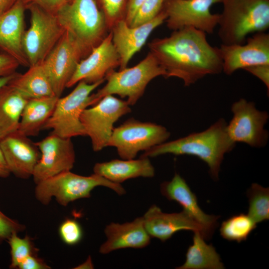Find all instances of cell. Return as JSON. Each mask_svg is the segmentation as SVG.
Wrapping results in <instances>:
<instances>
[{
    "label": "cell",
    "instance_id": "cell-12",
    "mask_svg": "<svg viewBox=\"0 0 269 269\" xmlns=\"http://www.w3.org/2000/svg\"><path fill=\"white\" fill-rule=\"evenodd\" d=\"M222 0H165L162 10L167 27L174 30L192 27L212 34L218 25L220 14L211 8Z\"/></svg>",
    "mask_w": 269,
    "mask_h": 269
},
{
    "label": "cell",
    "instance_id": "cell-41",
    "mask_svg": "<svg viewBox=\"0 0 269 269\" xmlns=\"http://www.w3.org/2000/svg\"><path fill=\"white\" fill-rule=\"evenodd\" d=\"M17 0H0V14L8 10Z\"/></svg>",
    "mask_w": 269,
    "mask_h": 269
},
{
    "label": "cell",
    "instance_id": "cell-20",
    "mask_svg": "<svg viewBox=\"0 0 269 269\" xmlns=\"http://www.w3.org/2000/svg\"><path fill=\"white\" fill-rule=\"evenodd\" d=\"M24 0H17L8 10L0 14V50L15 58L20 65L29 67L22 46L24 32Z\"/></svg>",
    "mask_w": 269,
    "mask_h": 269
},
{
    "label": "cell",
    "instance_id": "cell-31",
    "mask_svg": "<svg viewBox=\"0 0 269 269\" xmlns=\"http://www.w3.org/2000/svg\"><path fill=\"white\" fill-rule=\"evenodd\" d=\"M165 0H145L136 11L129 24L135 27L154 18L161 11Z\"/></svg>",
    "mask_w": 269,
    "mask_h": 269
},
{
    "label": "cell",
    "instance_id": "cell-10",
    "mask_svg": "<svg viewBox=\"0 0 269 269\" xmlns=\"http://www.w3.org/2000/svg\"><path fill=\"white\" fill-rule=\"evenodd\" d=\"M131 111L127 101L111 95L104 97L93 107L83 111L80 121L86 135L91 139L94 151H100L107 146L114 124Z\"/></svg>",
    "mask_w": 269,
    "mask_h": 269
},
{
    "label": "cell",
    "instance_id": "cell-29",
    "mask_svg": "<svg viewBox=\"0 0 269 269\" xmlns=\"http://www.w3.org/2000/svg\"><path fill=\"white\" fill-rule=\"evenodd\" d=\"M248 214L258 224L269 219V188L254 183L247 192Z\"/></svg>",
    "mask_w": 269,
    "mask_h": 269
},
{
    "label": "cell",
    "instance_id": "cell-6",
    "mask_svg": "<svg viewBox=\"0 0 269 269\" xmlns=\"http://www.w3.org/2000/svg\"><path fill=\"white\" fill-rule=\"evenodd\" d=\"M55 15L61 25L85 53L103 39L106 18L95 0H71L61 7Z\"/></svg>",
    "mask_w": 269,
    "mask_h": 269
},
{
    "label": "cell",
    "instance_id": "cell-25",
    "mask_svg": "<svg viewBox=\"0 0 269 269\" xmlns=\"http://www.w3.org/2000/svg\"><path fill=\"white\" fill-rule=\"evenodd\" d=\"M8 84L27 99L56 96L42 62L22 74L15 72Z\"/></svg>",
    "mask_w": 269,
    "mask_h": 269
},
{
    "label": "cell",
    "instance_id": "cell-9",
    "mask_svg": "<svg viewBox=\"0 0 269 269\" xmlns=\"http://www.w3.org/2000/svg\"><path fill=\"white\" fill-rule=\"evenodd\" d=\"M170 135L162 126L130 119L114 129L107 146L115 147L123 159H134L139 151L165 142Z\"/></svg>",
    "mask_w": 269,
    "mask_h": 269
},
{
    "label": "cell",
    "instance_id": "cell-43",
    "mask_svg": "<svg viewBox=\"0 0 269 269\" xmlns=\"http://www.w3.org/2000/svg\"><path fill=\"white\" fill-rule=\"evenodd\" d=\"M14 73L9 76L2 77L0 78V88L3 86L6 85L13 77Z\"/></svg>",
    "mask_w": 269,
    "mask_h": 269
},
{
    "label": "cell",
    "instance_id": "cell-30",
    "mask_svg": "<svg viewBox=\"0 0 269 269\" xmlns=\"http://www.w3.org/2000/svg\"><path fill=\"white\" fill-rule=\"evenodd\" d=\"M17 233H13L7 239L10 249L11 262L9 268L18 269L22 261L30 255H38V249L32 239L26 235L20 238Z\"/></svg>",
    "mask_w": 269,
    "mask_h": 269
},
{
    "label": "cell",
    "instance_id": "cell-40",
    "mask_svg": "<svg viewBox=\"0 0 269 269\" xmlns=\"http://www.w3.org/2000/svg\"><path fill=\"white\" fill-rule=\"evenodd\" d=\"M10 174V172L8 168L0 147V178H6L9 176Z\"/></svg>",
    "mask_w": 269,
    "mask_h": 269
},
{
    "label": "cell",
    "instance_id": "cell-34",
    "mask_svg": "<svg viewBox=\"0 0 269 269\" xmlns=\"http://www.w3.org/2000/svg\"><path fill=\"white\" fill-rule=\"evenodd\" d=\"M19 65V63L15 58L5 53H0V78L14 73Z\"/></svg>",
    "mask_w": 269,
    "mask_h": 269
},
{
    "label": "cell",
    "instance_id": "cell-13",
    "mask_svg": "<svg viewBox=\"0 0 269 269\" xmlns=\"http://www.w3.org/2000/svg\"><path fill=\"white\" fill-rule=\"evenodd\" d=\"M84 54L80 45L65 31L42 62L56 97H60Z\"/></svg>",
    "mask_w": 269,
    "mask_h": 269
},
{
    "label": "cell",
    "instance_id": "cell-3",
    "mask_svg": "<svg viewBox=\"0 0 269 269\" xmlns=\"http://www.w3.org/2000/svg\"><path fill=\"white\" fill-rule=\"evenodd\" d=\"M218 35L223 44H242L269 27V0H222Z\"/></svg>",
    "mask_w": 269,
    "mask_h": 269
},
{
    "label": "cell",
    "instance_id": "cell-4",
    "mask_svg": "<svg viewBox=\"0 0 269 269\" xmlns=\"http://www.w3.org/2000/svg\"><path fill=\"white\" fill-rule=\"evenodd\" d=\"M105 186L120 195L126 190L119 183L112 182L98 174L82 176L71 171L60 173L36 184L34 190L36 200L43 205L49 204L53 198L60 205L67 206L75 200L88 198L96 187Z\"/></svg>",
    "mask_w": 269,
    "mask_h": 269
},
{
    "label": "cell",
    "instance_id": "cell-37",
    "mask_svg": "<svg viewBox=\"0 0 269 269\" xmlns=\"http://www.w3.org/2000/svg\"><path fill=\"white\" fill-rule=\"evenodd\" d=\"M18 269H50L51 267L38 255H30L23 260L18 267Z\"/></svg>",
    "mask_w": 269,
    "mask_h": 269
},
{
    "label": "cell",
    "instance_id": "cell-1",
    "mask_svg": "<svg viewBox=\"0 0 269 269\" xmlns=\"http://www.w3.org/2000/svg\"><path fill=\"white\" fill-rule=\"evenodd\" d=\"M151 52L166 72V78L182 80L185 86L208 75L223 71L219 48L208 42L206 33L192 27L174 30L149 43Z\"/></svg>",
    "mask_w": 269,
    "mask_h": 269
},
{
    "label": "cell",
    "instance_id": "cell-14",
    "mask_svg": "<svg viewBox=\"0 0 269 269\" xmlns=\"http://www.w3.org/2000/svg\"><path fill=\"white\" fill-rule=\"evenodd\" d=\"M40 157L32 177L35 184L60 173L71 171L75 162V153L71 138L51 133L35 142Z\"/></svg>",
    "mask_w": 269,
    "mask_h": 269
},
{
    "label": "cell",
    "instance_id": "cell-33",
    "mask_svg": "<svg viewBox=\"0 0 269 269\" xmlns=\"http://www.w3.org/2000/svg\"><path fill=\"white\" fill-rule=\"evenodd\" d=\"M25 229L24 225L8 217L0 210V244L7 240L13 233H18Z\"/></svg>",
    "mask_w": 269,
    "mask_h": 269
},
{
    "label": "cell",
    "instance_id": "cell-8",
    "mask_svg": "<svg viewBox=\"0 0 269 269\" xmlns=\"http://www.w3.org/2000/svg\"><path fill=\"white\" fill-rule=\"evenodd\" d=\"M30 12V26L25 31L22 46L29 66L43 62L65 30L55 14L35 4H28Z\"/></svg>",
    "mask_w": 269,
    "mask_h": 269
},
{
    "label": "cell",
    "instance_id": "cell-22",
    "mask_svg": "<svg viewBox=\"0 0 269 269\" xmlns=\"http://www.w3.org/2000/svg\"><path fill=\"white\" fill-rule=\"evenodd\" d=\"M105 233L107 240L99 249L102 254L122 249L143 248L148 245L150 241L142 217L123 224L111 223L106 227Z\"/></svg>",
    "mask_w": 269,
    "mask_h": 269
},
{
    "label": "cell",
    "instance_id": "cell-39",
    "mask_svg": "<svg viewBox=\"0 0 269 269\" xmlns=\"http://www.w3.org/2000/svg\"><path fill=\"white\" fill-rule=\"evenodd\" d=\"M145 0H129L125 21L129 25L136 11Z\"/></svg>",
    "mask_w": 269,
    "mask_h": 269
},
{
    "label": "cell",
    "instance_id": "cell-5",
    "mask_svg": "<svg viewBox=\"0 0 269 269\" xmlns=\"http://www.w3.org/2000/svg\"><path fill=\"white\" fill-rule=\"evenodd\" d=\"M159 76L165 77L166 72L154 56L149 52L138 64L117 72L114 70L105 77L106 84L96 93L90 96L89 105L93 106L104 97L118 95L127 97L129 105L135 104L142 96L147 84Z\"/></svg>",
    "mask_w": 269,
    "mask_h": 269
},
{
    "label": "cell",
    "instance_id": "cell-28",
    "mask_svg": "<svg viewBox=\"0 0 269 269\" xmlns=\"http://www.w3.org/2000/svg\"><path fill=\"white\" fill-rule=\"evenodd\" d=\"M257 224L248 214L235 215L222 222L220 234L225 240L240 243L247 239Z\"/></svg>",
    "mask_w": 269,
    "mask_h": 269
},
{
    "label": "cell",
    "instance_id": "cell-7",
    "mask_svg": "<svg viewBox=\"0 0 269 269\" xmlns=\"http://www.w3.org/2000/svg\"><path fill=\"white\" fill-rule=\"evenodd\" d=\"M105 80L92 84L81 81L70 93L58 98L54 111L42 130H51L52 133L67 138L86 135L80 121L81 115L90 106L91 93Z\"/></svg>",
    "mask_w": 269,
    "mask_h": 269
},
{
    "label": "cell",
    "instance_id": "cell-19",
    "mask_svg": "<svg viewBox=\"0 0 269 269\" xmlns=\"http://www.w3.org/2000/svg\"><path fill=\"white\" fill-rule=\"evenodd\" d=\"M166 19L162 10L151 21L135 27L130 26L125 20L116 22L112 33V41L120 58V70L124 69L137 52L144 45L154 29Z\"/></svg>",
    "mask_w": 269,
    "mask_h": 269
},
{
    "label": "cell",
    "instance_id": "cell-16",
    "mask_svg": "<svg viewBox=\"0 0 269 269\" xmlns=\"http://www.w3.org/2000/svg\"><path fill=\"white\" fill-rule=\"evenodd\" d=\"M120 65V58L111 32L92 49L88 57L80 61L66 87H71L81 81L92 84L104 80L109 72Z\"/></svg>",
    "mask_w": 269,
    "mask_h": 269
},
{
    "label": "cell",
    "instance_id": "cell-42",
    "mask_svg": "<svg viewBox=\"0 0 269 269\" xmlns=\"http://www.w3.org/2000/svg\"><path fill=\"white\" fill-rule=\"evenodd\" d=\"M74 269H94V265L91 256H89L87 259L82 264L79 265Z\"/></svg>",
    "mask_w": 269,
    "mask_h": 269
},
{
    "label": "cell",
    "instance_id": "cell-38",
    "mask_svg": "<svg viewBox=\"0 0 269 269\" xmlns=\"http://www.w3.org/2000/svg\"><path fill=\"white\" fill-rule=\"evenodd\" d=\"M125 0H102L107 15L114 19L119 14Z\"/></svg>",
    "mask_w": 269,
    "mask_h": 269
},
{
    "label": "cell",
    "instance_id": "cell-15",
    "mask_svg": "<svg viewBox=\"0 0 269 269\" xmlns=\"http://www.w3.org/2000/svg\"><path fill=\"white\" fill-rule=\"evenodd\" d=\"M242 44L225 45L219 48L223 62V71L232 75L240 69L259 65L269 64V34L255 33Z\"/></svg>",
    "mask_w": 269,
    "mask_h": 269
},
{
    "label": "cell",
    "instance_id": "cell-21",
    "mask_svg": "<svg viewBox=\"0 0 269 269\" xmlns=\"http://www.w3.org/2000/svg\"><path fill=\"white\" fill-rule=\"evenodd\" d=\"M160 191L168 200L178 203L183 211L213 234L220 217L207 214L201 209L195 194L179 174L175 173L170 181L162 183Z\"/></svg>",
    "mask_w": 269,
    "mask_h": 269
},
{
    "label": "cell",
    "instance_id": "cell-27",
    "mask_svg": "<svg viewBox=\"0 0 269 269\" xmlns=\"http://www.w3.org/2000/svg\"><path fill=\"white\" fill-rule=\"evenodd\" d=\"M197 232H194L193 244L186 254L185 263L178 269H223L224 266L219 255L211 244H207Z\"/></svg>",
    "mask_w": 269,
    "mask_h": 269
},
{
    "label": "cell",
    "instance_id": "cell-18",
    "mask_svg": "<svg viewBox=\"0 0 269 269\" xmlns=\"http://www.w3.org/2000/svg\"><path fill=\"white\" fill-rule=\"evenodd\" d=\"M0 147L10 173L23 179L32 176L40 157L35 142L17 131L0 139Z\"/></svg>",
    "mask_w": 269,
    "mask_h": 269
},
{
    "label": "cell",
    "instance_id": "cell-26",
    "mask_svg": "<svg viewBox=\"0 0 269 269\" xmlns=\"http://www.w3.org/2000/svg\"><path fill=\"white\" fill-rule=\"evenodd\" d=\"M28 100L8 83L0 88V139L18 130Z\"/></svg>",
    "mask_w": 269,
    "mask_h": 269
},
{
    "label": "cell",
    "instance_id": "cell-2",
    "mask_svg": "<svg viewBox=\"0 0 269 269\" xmlns=\"http://www.w3.org/2000/svg\"><path fill=\"white\" fill-rule=\"evenodd\" d=\"M227 126L225 120L221 118L203 131L154 146L145 151L140 157L165 154L195 156L207 164L211 176L217 180L225 154L236 145L229 136Z\"/></svg>",
    "mask_w": 269,
    "mask_h": 269
},
{
    "label": "cell",
    "instance_id": "cell-23",
    "mask_svg": "<svg viewBox=\"0 0 269 269\" xmlns=\"http://www.w3.org/2000/svg\"><path fill=\"white\" fill-rule=\"evenodd\" d=\"M93 171L94 173L119 184L138 177H152L155 174L154 167L147 157H140L138 159H113L97 163Z\"/></svg>",
    "mask_w": 269,
    "mask_h": 269
},
{
    "label": "cell",
    "instance_id": "cell-17",
    "mask_svg": "<svg viewBox=\"0 0 269 269\" xmlns=\"http://www.w3.org/2000/svg\"><path fill=\"white\" fill-rule=\"evenodd\" d=\"M142 217L145 228L150 237L162 242L166 241L182 230L199 232L205 240L210 239L212 235L183 210L178 213H166L153 205Z\"/></svg>",
    "mask_w": 269,
    "mask_h": 269
},
{
    "label": "cell",
    "instance_id": "cell-32",
    "mask_svg": "<svg viewBox=\"0 0 269 269\" xmlns=\"http://www.w3.org/2000/svg\"><path fill=\"white\" fill-rule=\"evenodd\" d=\"M59 234L64 243L68 245L79 243L83 237L80 224L73 219H66L60 225Z\"/></svg>",
    "mask_w": 269,
    "mask_h": 269
},
{
    "label": "cell",
    "instance_id": "cell-11",
    "mask_svg": "<svg viewBox=\"0 0 269 269\" xmlns=\"http://www.w3.org/2000/svg\"><path fill=\"white\" fill-rule=\"evenodd\" d=\"M231 111L233 116L227 126L230 138L235 143H245L253 147L266 146L269 133L265 126L268 113L258 110L255 103L243 98L232 105Z\"/></svg>",
    "mask_w": 269,
    "mask_h": 269
},
{
    "label": "cell",
    "instance_id": "cell-24",
    "mask_svg": "<svg viewBox=\"0 0 269 269\" xmlns=\"http://www.w3.org/2000/svg\"><path fill=\"white\" fill-rule=\"evenodd\" d=\"M58 99L53 96L28 99L21 115L18 132L28 137L38 135L52 114Z\"/></svg>",
    "mask_w": 269,
    "mask_h": 269
},
{
    "label": "cell",
    "instance_id": "cell-35",
    "mask_svg": "<svg viewBox=\"0 0 269 269\" xmlns=\"http://www.w3.org/2000/svg\"><path fill=\"white\" fill-rule=\"evenodd\" d=\"M26 6L28 4L37 5L44 10L55 14L63 5L71 0H24Z\"/></svg>",
    "mask_w": 269,
    "mask_h": 269
},
{
    "label": "cell",
    "instance_id": "cell-36",
    "mask_svg": "<svg viewBox=\"0 0 269 269\" xmlns=\"http://www.w3.org/2000/svg\"><path fill=\"white\" fill-rule=\"evenodd\" d=\"M259 78L269 90V64H259L244 69Z\"/></svg>",
    "mask_w": 269,
    "mask_h": 269
}]
</instances>
